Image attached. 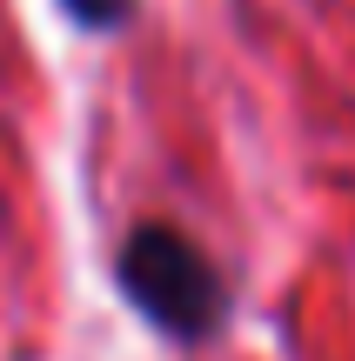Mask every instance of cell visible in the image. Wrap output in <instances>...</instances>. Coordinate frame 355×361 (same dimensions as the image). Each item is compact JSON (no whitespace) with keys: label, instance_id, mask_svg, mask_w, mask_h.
<instances>
[{"label":"cell","instance_id":"obj_1","mask_svg":"<svg viewBox=\"0 0 355 361\" xmlns=\"http://www.w3.org/2000/svg\"><path fill=\"white\" fill-rule=\"evenodd\" d=\"M114 288L161 341L174 348H208L235 314L228 274L215 255L174 221H134L114 247Z\"/></svg>","mask_w":355,"mask_h":361},{"label":"cell","instance_id":"obj_2","mask_svg":"<svg viewBox=\"0 0 355 361\" xmlns=\"http://www.w3.org/2000/svg\"><path fill=\"white\" fill-rule=\"evenodd\" d=\"M134 7H141V0H61V13L80 34H121V27L134 20Z\"/></svg>","mask_w":355,"mask_h":361}]
</instances>
